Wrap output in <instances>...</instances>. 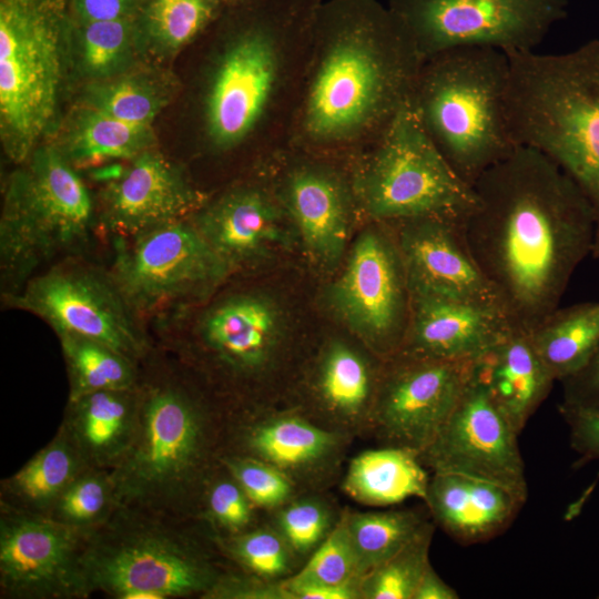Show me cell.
<instances>
[{
	"label": "cell",
	"instance_id": "1",
	"mask_svg": "<svg viewBox=\"0 0 599 599\" xmlns=\"http://www.w3.org/2000/svg\"><path fill=\"white\" fill-rule=\"evenodd\" d=\"M469 248L512 328L530 334L559 307L592 251L595 219L573 180L539 150L518 145L473 185Z\"/></svg>",
	"mask_w": 599,
	"mask_h": 599
},
{
	"label": "cell",
	"instance_id": "2",
	"mask_svg": "<svg viewBox=\"0 0 599 599\" xmlns=\"http://www.w3.org/2000/svg\"><path fill=\"white\" fill-rule=\"evenodd\" d=\"M508 112L518 145L535 148L578 185L595 219L599 260V39L557 54H508Z\"/></svg>",
	"mask_w": 599,
	"mask_h": 599
},
{
	"label": "cell",
	"instance_id": "3",
	"mask_svg": "<svg viewBox=\"0 0 599 599\" xmlns=\"http://www.w3.org/2000/svg\"><path fill=\"white\" fill-rule=\"evenodd\" d=\"M423 59L390 11L375 8L341 28L313 77L304 128L316 142L380 133L409 99Z\"/></svg>",
	"mask_w": 599,
	"mask_h": 599
},
{
	"label": "cell",
	"instance_id": "4",
	"mask_svg": "<svg viewBox=\"0 0 599 599\" xmlns=\"http://www.w3.org/2000/svg\"><path fill=\"white\" fill-rule=\"evenodd\" d=\"M219 438L212 413L185 384L141 379L134 437L110 470L118 508L165 516L197 506L222 456Z\"/></svg>",
	"mask_w": 599,
	"mask_h": 599
},
{
	"label": "cell",
	"instance_id": "5",
	"mask_svg": "<svg viewBox=\"0 0 599 599\" xmlns=\"http://www.w3.org/2000/svg\"><path fill=\"white\" fill-rule=\"evenodd\" d=\"M510 60L486 47L426 59L410 101L441 154L468 184L517 146L509 112Z\"/></svg>",
	"mask_w": 599,
	"mask_h": 599
},
{
	"label": "cell",
	"instance_id": "6",
	"mask_svg": "<svg viewBox=\"0 0 599 599\" xmlns=\"http://www.w3.org/2000/svg\"><path fill=\"white\" fill-rule=\"evenodd\" d=\"M99 227L97 204L77 169L40 145L6 183L0 219L2 295L44 263L81 256Z\"/></svg>",
	"mask_w": 599,
	"mask_h": 599
},
{
	"label": "cell",
	"instance_id": "7",
	"mask_svg": "<svg viewBox=\"0 0 599 599\" xmlns=\"http://www.w3.org/2000/svg\"><path fill=\"white\" fill-rule=\"evenodd\" d=\"M69 31L67 0H0V136L14 164L55 122Z\"/></svg>",
	"mask_w": 599,
	"mask_h": 599
},
{
	"label": "cell",
	"instance_id": "8",
	"mask_svg": "<svg viewBox=\"0 0 599 599\" xmlns=\"http://www.w3.org/2000/svg\"><path fill=\"white\" fill-rule=\"evenodd\" d=\"M119 507L85 535L80 556L87 593L119 599H165L202 595L220 572L197 544L171 526L146 520L144 511Z\"/></svg>",
	"mask_w": 599,
	"mask_h": 599
},
{
	"label": "cell",
	"instance_id": "9",
	"mask_svg": "<svg viewBox=\"0 0 599 599\" xmlns=\"http://www.w3.org/2000/svg\"><path fill=\"white\" fill-rule=\"evenodd\" d=\"M354 190L364 213L382 223L429 216L465 221L477 205L473 185L430 139L410 97L378 134Z\"/></svg>",
	"mask_w": 599,
	"mask_h": 599
},
{
	"label": "cell",
	"instance_id": "10",
	"mask_svg": "<svg viewBox=\"0 0 599 599\" xmlns=\"http://www.w3.org/2000/svg\"><path fill=\"white\" fill-rule=\"evenodd\" d=\"M109 270L133 313L170 319L209 298L232 275L191 219L113 237Z\"/></svg>",
	"mask_w": 599,
	"mask_h": 599
},
{
	"label": "cell",
	"instance_id": "11",
	"mask_svg": "<svg viewBox=\"0 0 599 599\" xmlns=\"http://www.w3.org/2000/svg\"><path fill=\"white\" fill-rule=\"evenodd\" d=\"M2 298L8 306L47 322L57 335L98 341L136 363L149 353L143 322L124 300L109 270L81 256L60 260Z\"/></svg>",
	"mask_w": 599,
	"mask_h": 599
},
{
	"label": "cell",
	"instance_id": "12",
	"mask_svg": "<svg viewBox=\"0 0 599 599\" xmlns=\"http://www.w3.org/2000/svg\"><path fill=\"white\" fill-rule=\"evenodd\" d=\"M567 7L568 0H393L390 12L425 61L465 47L534 51Z\"/></svg>",
	"mask_w": 599,
	"mask_h": 599
},
{
	"label": "cell",
	"instance_id": "13",
	"mask_svg": "<svg viewBox=\"0 0 599 599\" xmlns=\"http://www.w3.org/2000/svg\"><path fill=\"white\" fill-rule=\"evenodd\" d=\"M327 302L382 359L398 353L409 322L410 291L389 223L375 222L355 240Z\"/></svg>",
	"mask_w": 599,
	"mask_h": 599
},
{
	"label": "cell",
	"instance_id": "14",
	"mask_svg": "<svg viewBox=\"0 0 599 599\" xmlns=\"http://www.w3.org/2000/svg\"><path fill=\"white\" fill-rule=\"evenodd\" d=\"M473 362L402 355L385 361L370 430L387 446L422 453L455 408Z\"/></svg>",
	"mask_w": 599,
	"mask_h": 599
},
{
	"label": "cell",
	"instance_id": "15",
	"mask_svg": "<svg viewBox=\"0 0 599 599\" xmlns=\"http://www.w3.org/2000/svg\"><path fill=\"white\" fill-rule=\"evenodd\" d=\"M84 538L47 515L2 508V593L20 599L87 597L80 566Z\"/></svg>",
	"mask_w": 599,
	"mask_h": 599
},
{
	"label": "cell",
	"instance_id": "16",
	"mask_svg": "<svg viewBox=\"0 0 599 599\" xmlns=\"http://www.w3.org/2000/svg\"><path fill=\"white\" fill-rule=\"evenodd\" d=\"M518 435L471 374L449 417L418 456L433 473L464 474L527 491Z\"/></svg>",
	"mask_w": 599,
	"mask_h": 599
},
{
	"label": "cell",
	"instance_id": "17",
	"mask_svg": "<svg viewBox=\"0 0 599 599\" xmlns=\"http://www.w3.org/2000/svg\"><path fill=\"white\" fill-rule=\"evenodd\" d=\"M282 315L271 297L254 291L220 296L199 313L191 337L199 354L232 382H254L274 368Z\"/></svg>",
	"mask_w": 599,
	"mask_h": 599
},
{
	"label": "cell",
	"instance_id": "18",
	"mask_svg": "<svg viewBox=\"0 0 599 599\" xmlns=\"http://www.w3.org/2000/svg\"><path fill=\"white\" fill-rule=\"evenodd\" d=\"M205 203L181 167L149 149L105 182L97 214L112 238L128 237L190 219Z\"/></svg>",
	"mask_w": 599,
	"mask_h": 599
},
{
	"label": "cell",
	"instance_id": "19",
	"mask_svg": "<svg viewBox=\"0 0 599 599\" xmlns=\"http://www.w3.org/2000/svg\"><path fill=\"white\" fill-rule=\"evenodd\" d=\"M464 222L429 216L389 223L395 232L409 291L502 308L495 288L469 248Z\"/></svg>",
	"mask_w": 599,
	"mask_h": 599
},
{
	"label": "cell",
	"instance_id": "20",
	"mask_svg": "<svg viewBox=\"0 0 599 599\" xmlns=\"http://www.w3.org/2000/svg\"><path fill=\"white\" fill-rule=\"evenodd\" d=\"M278 52L262 30L240 35L225 52L206 101V122L213 143L229 149L241 142L261 118L274 89Z\"/></svg>",
	"mask_w": 599,
	"mask_h": 599
},
{
	"label": "cell",
	"instance_id": "21",
	"mask_svg": "<svg viewBox=\"0 0 599 599\" xmlns=\"http://www.w3.org/2000/svg\"><path fill=\"white\" fill-rule=\"evenodd\" d=\"M511 329L508 316L498 305L410 293L408 327L396 355L474 361Z\"/></svg>",
	"mask_w": 599,
	"mask_h": 599
},
{
	"label": "cell",
	"instance_id": "22",
	"mask_svg": "<svg viewBox=\"0 0 599 599\" xmlns=\"http://www.w3.org/2000/svg\"><path fill=\"white\" fill-rule=\"evenodd\" d=\"M237 435V454L275 466L296 486L317 485L332 476L348 440L298 410L258 416L241 424Z\"/></svg>",
	"mask_w": 599,
	"mask_h": 599
},
{
	"label": "cell",
	"instance_id": "23",
	"mask_svg": "<svg viewBox=\"0 0 599 599\" xmlns=\"http://www.w3.org/2000/svg\"><path fill=\"white\" fill-rule=\"evenodd\" d=\"M190 219L232 274L266 258L286 241L278 207L254 187L229 191Z\"/></svg>",
	"mask_w": 599,
	"mask_h": 599
},
{
	"label": "cell",
	"instance_id": "24",
	"mask_svg": "<svg viewBox=\"0 0 599 599\" xmlns=\"http://www.w3.org/2000/svg\"><path fill=\"white\" fill-rule=\"evenodd\" d=\"M383 369L345 341L326 344L311 380L315 422L348 437L369 430Z\"/></svg>",
	"mask_w": 599,
	"mask_h": 599
},
{
	"label": "cell",
	"instance_id": "25",
	"mask_svg": "<svg viewBox=\"0 0 599 599\" xmlns=\"http://www.w3.org/2000/svg\"><path fill=\"white\" fill-rule=\"evenodd\" d=\"M527 491L457 473L435 471L425 502L435 521L453 538L473 544L502 531L515 518Z\"/></svg>",
	"mask_w": 599,
	"mask_h": 599
},
{
	"label": "cell",
	"instance_id": "26",
	"mask_svg": "<svg viewBox=\"0 0 599 599\" xmlns=\"http://www.w3.org/2000/svg\"><path fill=\"white\" fill-rule=\"evenodd\" d=\"M284 193L307 255L321 266H336L346 250L351 223L344 185L325 170L304 166L290 174Z\"/></svg>",
	"mask_w": 599,
	"mask_h": 599
},
{
	"label": "cell",
	"instance_id": "27",
	"mask_svg": "<svg viewBox=\"0 0 599 599\" xmlns=\"http://www.w3.org/2000/svg\"><path fill=\"white\" fill-rule=\"evenodd\" d=\"M473 375L518 434L556 382L530 334L515 328L474 359Z\"/></svg>",
	"mask_w": 599,
	"mask_h": 599
},
{
	"label": "cell",
	"instance_id": "28",
	"mask_svg": "<svg viewBox=\"0 0 599 599\" xmlns=\"http://www.w3.org/2000/svg\"><path fill=\"white\" fill-rule=\"evenodd\" d=\"M139 409L140 385L93 392L69 399L62 425L89 467L111 470L132 443Z\"/></svg>",
	"mask_w": 599,
	"mask_h": 599
},
{
	"label": "cell",
	"instance_id": "29",
	"mask_svg": "<svg viewBox=\"0 0 599 599\" xmlns=\"http://www.w3.org/2000/svg\"><path fill=\"white\" fill-rule=\"evenodd\" d=\"M89 466L61 425L54 438L1 485V508L48 515L65 488Z\"/></svg>",
	"mask_w": 599,
	"mask_h": 599
},
{
	"label": "cell",
	"instance_id": "30",
	"mask_svg": "<svg viewBox=\"0 0 599 599\" xmlns=\"http://www.w3.org/2000/svg\"><path fill=\"white\" fill-rule=\"evenodd\" d=\"M429 478L418 453L385 445L353 458L343 489L361 504L390 506L410 497L425 499Z\"/></svg>",
	"mask_w": 599,
	"mask_h": 599
},
{
	"label": "cell",
	"instance_id": "31",
	"mask_svg": "<svg viewBox=\"0 0 599 599\" xmlns=\"http://www.w3.org/2000/svg\"><path fill=\"white\" fill-rule=\"evenodd\" d=\"M530 337L555 380L571 377L588 364L599 347V302L557 307Z\"/></svg>",
	"mask_w": 599,
	"mask_h": 599
},
{
	"label": "cell",
	"instance_id": "32",
	"mask_svg": "<svg viewBox=\"0 0 599 599\" xmlns=\"http://www.w3.org/2000/svg\"><path fill=\"white\" fill-rule=\"evenodd\" d=\"M152 143L151 125L126 122L88 105L59 150L75 169L93 167L116 160L131 161L151 149Z\"/></svg>",
	"mask_w": 599,
	"mask_h": 599
},
{
	"label": "cell",
	"instance_id": "33",
	"mask_svg": "<svg viewBox=\"0 0 599 599\" xmlns=\"http://www.w3.org/2000/svg\"><path fill=\"white\" fill-rule=\"evenodd\" d=\"M69 382V399L106 389H132L140 385L138 364L98 341L58 334Z\"/></svg>",
	"mask_w": 599,
	"mask_h": 599
},
{
	"label": "cell",
	"instance_id": "34",
	"mask_svg": "<svg viewBox=\"0 0 599 599\" xmlns=\"http://www.w3.org/2000/svg\"><path fill=\"white\" fill-rule=\"evenodd\" d=\"M343 515L362 578L404 547L427 522L409 509Z\"/></svg>",
	"mask_w": 599,
	"mask_h": 599
},
{
	"label": "cell",
	"instance_id": "35",
	"mask_svg": "<svg viewBox=\"0 0 599 599\" xmlns=\"http://www.w3.org/2000/svg\"><path fill=\"white\" fill-rule=\"evenodd\" d=\"M136 35L135 18L78 22L75 40L82 73L94 82L115 78L132 59Z\"/></svg>",
	"mask_w": 599,
	"mask_h": 599
},
{
	"label": "cell",
	"instance_id": "36",
	"mask_svg": "<svg viewBox=\"0 0 599 599\" xmlns=\"http://www.w3.org/2000/svg\"><path fill=\"white\" fill-rule=\"evenodd\" d=\"M433 536L434 526L427 521L404 547L363 576L362 599H413L430 565Z\"/></svg>",
	"mask_w": 599,
	"mask_h": 599
},
{
	"label": "cell",
	"instance_id": "37",
	"mask_svg": "<svg viewBox=\"0 0 599 599\" xmlns=\"http://www.w3.org/2000/svg\"><path fill=\"white\" fill-rule=\"evenodd\" d=\"M116 509L110 470L89 467L65 488L47 516L88 535Z\"/></svg>",
	"mask_w": 599,
	"mask_h": 599
},
{
	"label": "cell",
	"instance_id": "38",
	"mask_svg": "<svg viewBox=\"0 0 599 599\" xmlns=\"http://www.w3.org/2000/svg\"><path fill=\"white\" fill-rule=\"evenodd\" d=\"M220 541L229 556L254 577L278 581L294 573L297 558L274 526L248 528Z\"/></svg>",
	"mask_w": 599,
	"mask_h": 599
},
{
	"label": "cell",
	"instance_id": "39",
	"mask_svg": "<svg viewBox=\"0 0 599 599\" xmlns=\"http://www.w3.org/2000/svg\"><path fill=\"white\" fill-rule=\"evenodd\" d=\"M87 102L89 106L116 119L152 125L164 104V98L150 82L122 77L94 82L88 91Z\"/></svg>",
	"mask_w": 599,
	"mask_h": 599
},
{
	"label": "cell",
	"instance_id": "40",
	"mask_svg": "<svg viewBox=\"0 0 599 599\" xmlns=\"http://www.w3.org/2000/svg\"><path fill=\"white\" fill-rule=\"evenodd\" d=\"M211 13V0H145L143 27L158 47L174 51L199 33Z\"/></svg>",
	"mask_w": 599,
	"mask_h": 599
},
{
	"label": "cell",
	"instance_id": "41",
	"mask_svg": "<svg viewBox=\"0 0 599 599\" xmlns=\"http://www.w3.org/2000/svg\"><path fill=\"white\" fill-rule=\"evenodd\" d=\"M336 521L332 508L324 499L304 496L293 498L276 509L274 527L298 559L309 556L327 537Z\"/></svg>",
	"mask_w": 599,
	"mask_h": 599
},
{
	"label": "cell",
	"instance_id": "42",
	"mask_svg": "<svg viewBox=\"0 0 599 599\" xmlns=\"http://www.w3.org/2000/svg\"><path fill=\"white\" fill-rule=\"evenodd\" d=\"M300 581L326 585H361L362 573L342 515L327 537L308 556L304 566L290 576Z\"/></svg>",
	"mask_w": 599,
	"mask_h": 599
},
{
	"label": "cell",
	"instance_id": "43",
	"mask_svg": "<svg viewBox=\"0 0 599 599\" xmlns=\"http://www.w3.org/2000/svg\"><path fill=\"white\" fill-rule=\"evenodd\" d=\"M220 461L255 508L276 510L295 497L296 484L266 461L240 454H222Z\"/></svg>",
	"mask_w": 599,
	"mask_h": 599
},
{
	"label": "cell",
	"instance_id": "44",
	"mask_svg": "<svg viewBox=\"0 0 599 599\" xmlns=\"http://www.w3.org/2000/svg\"><path fill=\"white\" fill-rule=\"evenodd\" d=\"M223 469L222 474L213 473L201 502L213 524L226 535H235L251 527L255 507L235 478Z\"/></svg>",
	"mask_w": 599,
	"mask_h": 599
},
{
	"label": "cell",
	"instance_id": "45",
	"mask_svg": "<svg viewBox=\"0 0 599 599\" xmlns=\"http://www.w3.org/2000/svg\"><path fill=\"white\" fill-rule=\"evenodd\" d=\"M569 426L570 444L579 460L599 461V408L559 406Z\"/></svg>",
	"mask_w": 599,
	"mask_h": 599
},
{
	"label": "cell",
	"instance_id": "46",
	"mask_svg": "<svg viewBox=\"0 0 599 599\" xmlns=\"http://www.w3.org/2000/svg\"><path fill=\"white\" fill-rule=\"evenodd\" d=\"M210 599H288L283 580L268 581L254 576L224 573L204 596Z\"/></svg>",
	"mask_w": 599,
	"mask_h": 599
},
{
	"label": "cell",
	"instance_id": "47",
	"mask_svg": "<svg viewBox=\"0 0 599 599\" xmlns=\"http://www.w3.org/2000/svg\"><path fill=\"white\" fill-rule=\"evenodd\" d=\"M561 383V405L599 408V347L581 370Z\"/></svg>",
	"mask_w": 599,
	"mask_h": 599
},
{
	"label": "cell",
	"instance_id": "48",
	"mask_svg": "<svg viewBox=\"0 0 599 599\" xmlns=\"http://www.w3.org/2000/svg\"><path fill=\"white\" fill-rule=\"evenodd\" d=\"M78 22L135 18L139 0H72Z\"/></svg>",
	"mask_w": 599,
	"mask_h": 599
},
{
	"label": "cell",
	"instance_id": "49",
	"mask_svg": "<svg viewBox=\"0 0 599 599\" xmlns=\"http://www.w3.org/2000/svg\"><path fill=\"white\" fill-rule=\"evenodd\" d=\"M288 599H362L361 585H326L300 581L292 577L283 579Z\"/></svg>",
	"mask_w": 599,
	"mask_h": 599
},
{
	"label": "cell",
	"instance_id": "50",
	"mask_svg": "<svg viewBox=\"0 0 599 599\" xmlns=\"http://www.w3.org/2000/svg\"><path fill=\"white\" fill-rule=\"evenodd\" d=\"M457 591L446 583L435 571L432 565L428 566L422 576L413 599H457Z\"/></svg>",
	"mask_w": 599,
	"mask_h": 599
},
{
	"label": "cell",
	"instance_id": "51",
	"mask_svg": "<svg viewBox=\"0 0 599 599\" xmlns=\"http://www.w3.org/2000/svg\"><path fill=\"white\" fill-rule=\"evenodd\" d=\"M598 598H599V596H598Z\"/></svg>",
	"mask_w": 599,
	"mask_h": 599
}]
</instances>
